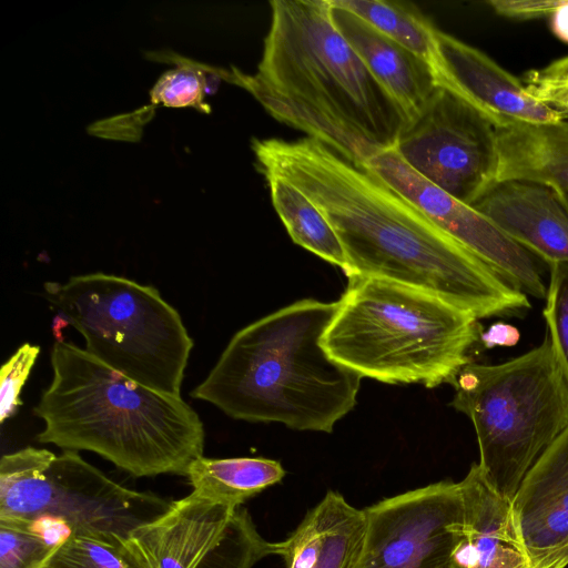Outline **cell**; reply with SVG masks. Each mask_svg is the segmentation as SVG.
<instances>
[{
	"label": "cell",
	"instance_id": "5bb4252c",
	"mask_svg": "<svg viewBox=\"0 0 568 568\" xmlns=\"http://www.w3.org/2000/svg\"><path fill=\"white\" fill-rule=\"evenodd\" d=\"M511 506L535 568L568 567V428L521 481Z\"/></svg>",
	"mask_w": 568,
	"mask_h": 568
},
{
	"label": "cell",
	"instance_id": "7c38bea8",
	"mask_svg": "<svg viewBox=\"0 0 568 568\" xmlns=\"http://www.w3.org/2000/svg\"><path fill=\"white\" fill-rule=\"evenodd\" d=\"M363 168L407 199L436 226L526 295L546 297L547 286L536 255L471 205L455 199L418 174L394 148L375 154Z\"/></svg>",
	"mask_w": 568,
	"mask_h": 568
},
{
	"label": "cell",
	"instance_id": "4dcf8cb0",
	"mask_svg": "<svg viewBox=\"0 0 568 568\" xmlns=\"http://www.w3.org/2000/svg\"><path fill=\"white\" fill-rule=\"evenodd\" d=\"M530 82H568V55L551 62L539 70H531L525 75Z\"/></svg>",
	"mask_w": 568,
	"mask_h": 568
},
{
	"label": "cell",
	"instance_id": "e0dca14e",
	"mask_svg": "<svg viewBox=\"0 0 568 568\" xmlns=\"http://www.w3.org/2000/svg\"><path fill=\"white\" fill-rule=\"evenodd\" d=\"M366 534L364 509L328 490L281 542V556L286 568H359Z\"/></svg>",
	"mask_w": 568,
	"mask_h": 568
},
{
	"label": "cell",
	"instance_id": "ffe728a7",
	"mask_svg": "<svg viewBox=\"0 0 568 568\" xmlns=\"http://www.w3.org/2000/svg\"><path fill=\"white\" fill-rule=\"evenodd\" d=\"M193 491L212 500L242 506L247 499L281 481V463L262 457L194 459L186 475Z\"/></svg>",
	"mask_w": 568,
	"mask_h": 568
},
{
	"label": "cell",
	"instance_id": "1f68e13d",
	"mask_svg": "<svg viewBox=\"0 0 568 568\" xmlns=\"http://www.w3.org/2000/svg\"><path fill=\"white\" fill-rule=\"evenodd\" d=\"M564 203L566 204L567 209H568V191H565V192H560L559 193Z\"/></svg>",
	"mask_w": 568,
	"mask_h": 568
},
{
	"label": "cell",
	"instance_id": "4fadbf2b",
	"mask_svg": "<svg viewBox=\"0 0 568 568\" xmlns=\"http://www.w3.org/2000/svg\"><path fill=\"white\" fill-rule=\"evenodd\" d=\"M429 64L437 87L457 95L495 128L566 119L483 51L437 28Z\"/></svg>",
	"mask_w": 568,
	"mask_h": 568
},
{
	"label": "cell",
	"instance_id": "9c48e42d",
	"mask_svg": "<svg viewBox=\"0 0 568 568\" xmlns=\"http://www.w3.org/2000/svg\"><path fill=\"white\" fill-rule=\"evenodd\" d=\"M394 149L418 174L468 205L497 182L495 126L442 87L407 121Z\"/></svg>",
	"mask_w": 568,
	"mask_h": 568
},
{
	"label": "cell",
	"instance_id": "ba28073f",
	"mask_svg": "<svg viewBox=\"0 0 568 568\" xmlns=\"http://www.w3.org/2000/svg\"><path fill=\"white\" fill-rule=\"evenodd\" d=\"M172 501L124 487L75 450L26 447L0 460V518L62 524L68 534L128 538Z\"/></svg>",
	"mask_w": 568,
	"mask_h": 568
},
{
	"label": "cell",
	"instance_id": "8fae6325",
	"mask_svg": "<svg viewBox=\"0 0 568 568\" xmlns=\"http://www.w3.org/2000/svg\"><path fill=\"white\" fill-rule=\"evenodd\" d=\"M359 568H447L463 519L459 481L442 480L364 508Z\"/></svg>",
	"mask_w": 568,
	"mask_h": 568
},
{
	"label": "cell",
	"instance_id": "ac0fdd59",
	"mask_svg": "<svg viewBox=\"0 0 568 568\" xmlns=\"http://www.w3.org/2000/svg\"><path fill=\"white\" fill-rule=\"evenodd\" d=\"M329 4L337 30L410 120L437 87L429 62L347 9Z\"/></svg>",
	"mask_w": 568,
	"mask_h": 568
},
{
	"label": "cell",
	"instance_id": "4316f807",
	"mask_svg": "<svg viewBox=\"0 0 568 568\" xmlns=\"http://www.w3.org/2000/svg\"><path fill=\"white\" fill-rule=\"evenodd\" d=\"M40 347L30 343L22 344L2 365L0 371V422L12 417L22 402L20 393L38 358Z\"/></svg>",
	"mask_w": 568,
	"mask_h": 568
},
{
	"label": "cell",
	"instance_id": "30bf717a",
	"mask_svg": "<svg viewBox=\"0 0 568 568\" xmlns=\"http://www.w3.org/2000/svg\"><path fill=\"white\" fill-rule=\"evenodd\" d=\"M146 568H253L281 556V542L265 540L242 506L192 491L125 540Z\"/></svg>",
	"mask_w": 568,
	"mask_h": 568
},
{
	"label": "cell",
	"instance_id": "7402d4cb",
	"mask_svg": "<svg viewBox=\"0 0 568 568\" xmlns=\"http://www.w3.org/2000/svg\"><path fill=\"white\" fill-rule=\"evenodd\" d=\"M372 27L429 62L435 26L418 10L404 3L381 0H332Z\"/></svg>",
	"mask_w": 568,
	"mask_h": 568
},
{
	"label": "cell",
	"instance_id": "44dd1931",
	"mask_svg": "<svg viewBox=\"0 0 568 568\" xmlns=\"http://www.w3.org/2000/svg\"><path fill=\"white\" fill-rule=\"evenodd\" d=\"M273 206L292 241L326 262L348 272L342 243L321 210L290 181L263 173Z\"/></svg>",
	"mask_w": 568,
	"mask_h": 568
},
{
	"label": "cell",
	"instance_id": "603a6c76",
	"mask_svg": "<svg viewBox=\"0 0 568 568\" xmlns=\"http://www.w3.org/2000/svg\"><path fill=\"white\" fill-rule=\"evenodd\" d=\"M125 540L119 536L67 534L42 568H146Z\"/></svg>",
	"mask_w": 568,
	"mask_h": 568
},
{
	"label": "cell",
	"instance_id": "5b68a950",
	"mask_svg": "<svg viewBox=\"0 0 568 568\" xmlns=\"http://www.w3.org/2000/svg\"><path fill=\"white\" fill-rule=\"evenodd\" d=\"M483 327L426 292L376 277L349 278L322 346L338 364L386 384L434 388L471 363Z\"/></svg>",
	"mask_w": 568,
	"mask_h": 568
},
{
	"label": "cell",
	"instance_id": "3957f363",
	"mask_svg": "<svg viewBox=\"0 0 568 568\" xmlns=\"http://www.w3.org/2000/svg\"><path fill=\"white\" fill-rule=\"evenodd\" d=\"M337 307L304 298L243 327L191 396L234 419L332 433L363 378L322 346Z\"/></svg>",
	"mask_w": 568,
	"mask_h": 568
},
{
	"label": "cell",
	"instance_id": "83f0119b",
	"mask_svg": "<svg viewBox=\"0 0 568 568\" xmlns=\"http://www.w3.org/2000/svg\"><path fill=\"white\" fill-rule=\"evenodd\" d=\"M488 4L497 14L517 20L551 17L552 33L568 43V0H493Z\"/></svg>",
	"mask_w": 568,
	"mask_h": 568
},
{
	"label": "cell",
	"instance_id": "d4e9b609",
	"mask_svg": "<svg viewBox=\"0 0 568 568\" xmlns=\"http://www.w3.org/2000/svg\"><path fill=\"white\" fill-rule=\"evenodd\" d=\"M178 68L165 72L151 91L152 104L161 103L168 108H194L209 113L210 105L204 101L205 65L175 57Z\"/></svg>",
	"mask_w": 568,
	"mask_h": 568
},
{
	"label": "cell",
	"instance_id": "6da1fadb",
	"mask_svg": "<svg viewBox=\"0 0 568 568\" xmlns=\"http://www.w3.org/2000/svg\"><path fill=\"white\" fill-rule=\"evenodd\" d=\"M262 173L300 189L325 215L344 248L346 276L403 284L475 318L521 316L527 295L474 255L413 203L324 143L268 139L260 148Z\"/></svg>",
	"mask_w": 568,
	"mask_h": 568
},
{
	"label": "cell",
	"instance_id": "2e32d148",
	"mask_svg": "<svg viewBox=\"0 0 568 568\" xmlns=\"http://www.w3.org/2000/svg\"><path fill=\"white\" fill-rule=\"evenodd\" d=\"M471 206L548 265L568 263V209L554 189L497 182Z\"/></svg>",
	"mask_w": 568,
	"mask_h": 568
},
{
	"label": "cell",
	"instance_id": "52a82bcc",
	"mask_svg": "<svg viewBox=\"0 0 568 568\" xmlns=\"http://www.w3.org/2000/svg\"><path fill=\"white\" fill-rule=\"evenodd\" d=\"M44 288L91 356L139 384L181 396L193 339L155 287L98 272Z\"/></svg>",
	"mask_w": 568,
	"mask_h": 568
},
{
	"label": "cell",
	"instance_id": "f546056e",
	"mask_svg": "<svg viewBox=\"0 0 568 568\" xmlns=\"http://www.w3.org/2000/svg\"><path fill=\"white\" fill-rule=\"evenodd\" d=\"M519 339L520 332L516 326L505 322H497L481 332L479 342L485 348L490 349L496 346H515L518 344Z\"/></svg>",
	"mask_w": 568,
	"mask_h": 568
},
{
	"label": "cell",
	"instance_id": "277c9868",
	"mask_svg": "<svg viewBox=\"0 0 568 568\" xmlns=\"http://www.w3.org/2000/svg\"><path fill=\"white\" fill-rule=\"evenodd\" d=\"M51 367L33 408L44 423L39 443L97 453L135 477L185 476L203 456L204 425L181 396L139 384L63 338Z\"/></svg>",
	"mask_w": 568,
	"mask_h": 568
},
{
	"label": "cell",
	"instance_id": "cb8c5ba5",
	"mask_svg": "<svg viewBox=\"0 0 568 568\" xmlns=\"http://www.w3.org/2000/svg\"><path fill=\"white\" fill-rule=\"evenodd\" d=\"M59 541L30 523L0 518V568H42Z\"/></svg>",
	"mask_w": 568,
	"mask_h": 568
},
{
	"label": "cell",
	"instance_id": "f1b7e54d",
	"mask_svg": "<svg viewBox=\"0 0 568 568\" xmlns=\"http://www.w3.org/2000/svg\"><path fill=\"white\" fill-rule=\"evenodd\" d=\"M529 92L568 118V82H524Z\"/></svg>",
	"mask_w": 568,
	"mask_h": 568
},
{
	"label": "cell",
	"instance_id": "8992f818",
	"mask_svg": "<svg viewBox=\"0 0 568 568\" xmlns=\"http://www.w3.org/2000/svg\"><path fill=\"white\" fill-rule=\"evenodd\" d=\"M453 387L450 405L475 428L481 473L511 501L534 464L568 428V381L549 335L509 361L469 363Z\"/></svg>",
	"mask_w": 568,
	"mask_h": 568
},
{
	"label": "cell",
	"instance_id": "7a4b0ae2",
	"mask_svg": "<svg viewBox=\"0 0 568 568\" xmlns=\"http://www.w3.org/2000/svg\"><path fill=\"white\" fill-rule=\"evenodd\" d=\"M270 4L257 72L233 68L226 80L356 166L394 148L407 118L337 30L329 0Z\"/></svg>",
	"mask_w": 568,
	"mask_h": 568
},
{
	"label": "cell",
	"instance_id": "9a60e30c",
	"mask_svg": "<svg viewBox=\"0 0 568 568\" xmlns=\"http://www.w3.org/2000/svg\"><path fill=\"white\" fill-rule=\"evenodd\" d=\"M459 484L464 514L447 568H535L511 501L493 488L478 464Z\"/></svg>",
	"mask_w": 568,
	"mask_h": 568
},
{
	"label": "cell",
	"instance_id": "484cf974",
	"mask_svg": "<svg viewBox=\"0 0 568 568\" xmlns=\"http://www.w3.org/2000/svg\"><path fill=\"white\" fill-rule=\"evenodd\" d=\"M544 318L555 354L568 381V263L549 264Z\"/></svg>",
	"mask_w": 568,
	"mask_h": 568
},
{
	"label": "cell",
	"instance_id": "d6986e66",
	"mask_svg": "<svg viewBox=\"0 0 568 568\" xmlns=\"http://www.w3.org/2000/svg\"><path fill=\"white\" fill-rule=\"evenodd\" d=\"M495 129L497 182L526 181L558 193L568 191V118L547 123L514 122Z\"/></svg>",
	"mask_w": 568,
	"mask_h": 568
}]
</instances>
